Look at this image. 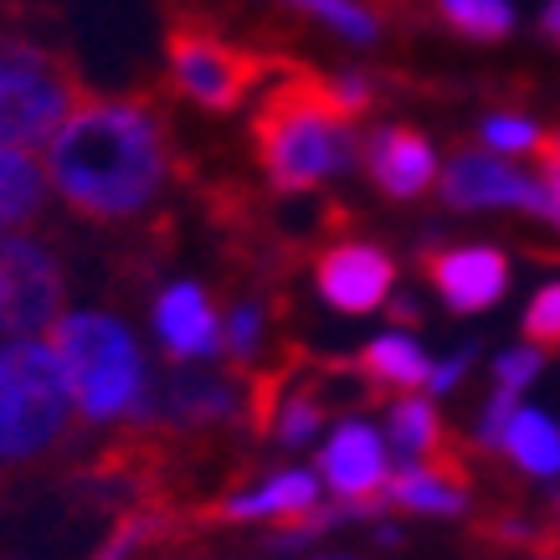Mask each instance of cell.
<instances>
[{
    "instance_id": "obj_1",
    "label": "cell",
    "mask_w": 560,
    "mask_h": 560,
    "mask_svg": "<svg viewBox=\"0 0 560 560\" xmlns=\"http://www.w3.org/2000/svg\"><path fill=\"white\" fill-rule=\"evenodd\" d=\"M175 175V139L154 98H88L47 144V180L72 217L124 226Z\"/></svg>"
},
{
    "instance_id": "obj_2",
    "label": "cell",
    "mask_w": 560,
    "mask_h": 560,
    "mask_svg": "<svg viewBox=\"0 0 560 560\" xmlns=\"http://www.w3.org/2000/svg\"><path fill=\"white\" fill-rule=\"evenodd\" d=\"M253 154L262 175L272 180V190L299 196V190H314L335 175L355 171L360 135L355 119L329 98L324 78L319 83L299 78V83L272 88L262 98L253 119Z\"/></svg>"
},
{
    "instance_id": "obj_3",
    "label": "cell",
    "mask_w": 560,
    "mask_h": 560,
    "mask_svg": "<svg viewBox=\"0 0 560 560\" xmlns=\"http://www.w3.org/2000/svg\"><path fill=\"white\" fill-rule=\"evenodd\" d=\"M78 401L51 345H0V483L42 474L78 438Z\"/></svg>"
},
{
    "instance_id": "obj_4",
    "label": "cell",
    "mask_w": 560,
    "mask_h": 560,
    "mask_svg": "<svg viewBox=\"0 0 560 560\" xmlns=\"http://www.w3.org/2000/svg\"><path fill=\"white\" fill-rule=\"evenodd\" d=\"M51 350L68 371L72 401L78 417L93 427L124 422L135 401L150 390L144 381V355H139L129 324H119L114 314H62L47 329Z\"/></svg>"
},
{
    "instance_id": "obj_5",
    "label": "cell",
    "mask_w": 560,
    "mask_h": 560,
    "mask_svg": "<svg viewBox=\"0 0 560 560\" xmlns=\"http://www.w3.org/2000/svg\"><path fill=\"white\" fill-rule=\"evenodd\" d=\"M93 98L72 57L32 42H0V144L26 150L51 139Z\"/></svg>"
},
{
    "instance_id": "obj_6",
    "label": "cell",
    "mask_w": 560,
    "mask_h": 560,
    "mask_svg": "<svg viewBox=\"0 0 560 560\" xmlns=\"http://www.w3.org/2000/svg\"><path fill=\"white\" fill-rule=\"evenodd\" d=\"M144 432H160L180 453H201L226 432H247V375L171 371L154 390V427Z\"/></svg>"
},
{
    "instance_id": "obj_7",
    "label": "cell",
    "mask_w": 560,
    "mask_h": 560,
    "mask_svg": "<svg viewBox=\"0 0 560 560\" xmlns=\"http://www.w3.org/2000/svg\"><path fill=\"white\" fill-rule=\"evenodd\" d=\"M165 62H171V83L206 114L242 108V98L262 78V62L253 51L232 47L226 36H217L211 26H196L186 16H175L165 26Z\"/></svg>"
},
{
    "instance_id": "obj_8",
    "label": "cell",
    "mask_w": 560,
    "mask_h": 560,
    "mask_svg": "<svg viewBox=\"0 0 560 560\" xmlns=\"http://www.w3.org/2000/svg\"><path fill=\"white\" fill-rule=\"evenodd\" d=\"M68 268L51 247L0 237V335H42L62 319Z\"/></svg>"
},
{
    "instance_id": "obj_9",
    "label": "cell",
    "mask_w": 560,
    "mask_h": 560,
    "mask_svg": "<svg viewBox=\"0 0 560 560\" xmlns=\"http://www.w3.org/2000/svg\"><path fill=\"white\" fill-rule=\"evenodd\" d=\"M438 196L447 211H520L545 217L540 171H525V160H504L489 150H458L438 175Z\"/></svg>"
},
{
    "instance_id": "obj_10",
    "label": "cell",
    "mask_w": 560,
    "mask_h": 560,
    "mask_svg": "<svg viewBox=\"0 0 560 560\" xmlns=\"http://www.w3.org/2000/svg\"><path fill=\"white\" fill-rule=\"evenodd\" d=\"M314 289L340 314H375L396 293V262L375 242H335L314 257Z\"/></svg>"
},
{
    "instance_id": "obj_11",
    "label": "cell",
    "mask_w": 560,
    "mask_h": 560,
    "mask_svg": "<svg viewBox=\"0 0 560 560\" xmlns=\"http://www.w3.org/2000/svg\"><path fill=\"white\" fill-rule=\"evenodd\" d=\"M427 283L453 314H483L510 293V257L489 242H463V247H427L422 253Z\"/></svg>"
},
{
    "instance_id": "obj_12",
    "label": "cell",
    "mask_w": 560,
    "mask_h": 560,
    "mask_svg": "<svg viewBox=\"0 0 560 560\" xmlns=\"http://www.w3.org/2000/svg\"><path fill=\"white\" fill-rule=\"evenodd\" d=\"M360 165L375 180V190L390 196V201H417V196H427V190L438 186V175H442V160L432 150V139L422 129H411V124H381V129H371V135L360 139Z\"/></svg>"
},
{
    "instance_id": "obj_13",
    "label": "cell",
    "mask_w": 560,
    "mask_h": 560,
    "mask_svg": "<svg viewBox=\"0 0 560 560\" xmlns=\"http://www.w3.org/2000/svg\"><path fill=\"white\" fill-rule=\"evenodd\" d=\"M319 478L340 499H365V493H381L386 489V442L375 438L365 422H345L329 447L319 453Z\"/></svg>"
},
{
    "instance_id": "obj_14",
    "label": "cell",
    "mask_w": 560,
    "mask_h": 560,
    "mask_svg": "<svg viewBox=\"0 0 560 560\" xmlns=\"http://www.w3.org/2000/svg\"><path fill=\"white\" fill-rule=\"evenodd\" d=\"M154 329H160V345H165L175 360L221 355V314L196 283H175V289L160 293Z\"/></svg>"
},
{
    "instance_id": "obj_15",
    "label": "cell",
    "mask_w": 560,
    "mask_h": 560,
    "mask_svg": "<svg viewBox=\"0 0 560 560\" xmlns=\"http://www.w3.org/2000/svg\"><path fill=\"white\" fill-rule=\"evenodd\" d=\"M355 365L375 386L381 401L386 396H411V390H422L432 381V360L422 355V345L411 340V335H381V340H371L360 350Z\"/></svg>"
},
{
    "instance_id": "obj_16",
    "label": "cell",
    "mask_w": 560,
    "mask_h": 560,
    "mask_svg": "<svg viewBox=\"0 0 560 560\" xmlns=\"http://www.w3.org/2000/svg\"><path fill=\"white\" fill-rule=\"evenodd\" d=\"M47 171L26 150L0 144V232L5 226H32L47 211Z\"/></svg>"
},
{
    "instance_id": "obj_17",
    "label": "cell",
    "mask_w": 560,
    "mask_h": 560,
    "mask_svg": "<svg viewBox=\"0 0 560 560\" xmlns=\"http://www.w3.org/2000/svg\"><path fill=\"white\" fill-rule=\"evenodd\" d=\"M386 499L396 510H411V514H463L468 510V489L442 478L438 468L427 463H401L396 474L386 478Z\"/></svg>"
},
{
    "instance_id": "obj_18",
    "label": "cell",
    "mask_w": 560,
    "mask_h": 560,
    "mask_svg": "<svg viewBox=\"0 0 560 560\" xmlns=\"http://www.w3.org/2000/svg\"><path fill=\"white\" fill-rule=\"evenodd\" d=\"M438 21L453 36L474 42V47H499L520 32V5L514 0H432Z\"/></svg>"
},
{
    "instance_id": "obj_19",
    "label": "cell",
    "mask_w": 560,
    "mask_h": 560,
    "mask_svg": "<svg viewBox=\"0 0 560 560\" xmlns=\"http://www.w3.org/2000/svg\"><path fill=\"white\" fill-rule=\"evenodd\" d=\"M293 16L314 21L329 36H340L345 47H375L386 36V16L375 11L371 0H283Z\"/></svg>"
},
{
    "instance_id": "obj_20",
    "label": "cell",
    "mask_w": 560,
    "mask_h": 560,
    "mask_svg": "<svg viewBox=\"0 0 560 560\" xmlns=\"http://www.w3.org/2000/svg\"><path fill=\"white\" fill-rule=\"evenodd\" d=\"M268 324H272V304L262 299H232L226 314H221V355L237 375H253V360L262 355V340H268Z\"/></svg>"
},
{
    "instance_id": "obj_21",
    "label": "cell",
    "mask_w": 560,
    "mask_h": 560,
    "mask_svg": "<svg viewBox=\"0 0 560 560\" xmlns=\"http://www.w3.org/2000/svg\"><path fill=\"white\" fill-rule=\"evenodd\" d=\"M545 144H550V129L535 114H525V108H493V114L478 119V150H489V154L540 160Z\"/></svg>"
},
{
    "instance_id": "obj_22",
    "label": "cell",
    "mask_w": 560,
    "mask_h": 560,
    "mask_svg": "<svg viewBox=\"0 0 560 560\" xmlns=\"http://www.w3.org/2000/svg\"><path fill=\"white\" fill-rule=\"evenodd\" d=\"M504 453H510L529 478H560V427L550 422L545 411H514Z\"/></svg>"
},
{
    "instance_id": "obj_23",
    "label": "cell",
    "mask_w": 560,
    "mask_h": 560,
    "mask_svg": "<svg viewBox=\"0 0 560 560\" xmlns=\"http://www.w3.org/2000/svg\"><path fill=\"white\" fill-rule=\"evenodd\" d=\"M525 340L540 345V350H556L560 345V278L556 283H545L525 308Z\"/></svg>"
},
{
    "instance_id": "obj_24",
    "label": "cell",
    "mask_w": 560,
    "mask_h": 560,
    "mask_svg": "<svg viewBox=\"0 0 560 560\" xmlns=\"http://www.w3.org/2000/svg\"><path fill=\"white\" fill-rule=\"evenodd\" d=\"M514 411H520V390L493 386L489 407H483V417H478V447H504V438H510V422H514Z\"/></svg>"
},
{
    "instance_id": "obj_25",
    "label": "cell",
    "mask_w": 560,
    "mask_h": 560,
    "mask_svg": "<svg viewBox=\"0 0 560 560\" xmlns=\"http://www.w3.org/2000/svg\"><path fill=\"white\" fill-rule=\"evenodd\" d=\"M324 88H329V98L340 103L350 119L371 114V103H375V78L371 72H335V78H324Z\"/></svg>"
},
{
    "instance_id": "obj_26",
    "label": "cell",
    "mask_w": 560,
    "mask_h": 560,
    "mask_svg": "<svg viewBox=\"0 0 560 560\" xmlns=\"http://www.w3.org/2000/svg\"><path fill=\"white\" fill-rule=\"evenodd\" d=\"M545 355H540V345H520V350H504V355L493 360V381L499 386H510V390H525L535 375H540Z\"/></svg>"
},
{
    "instance_id": "obj_27",
    "label": "cell",
    "mask_w": 560,
    "mask_h": 560,
    "mask_svg": "<svg viewBox=\"0 0 560 560\" xmlns=\"http://www.w3.org/2000/svg\"><path fill=\"white\" fill-rule=\"evenodd\" d=\"M535 171H540V186H545V226H556L560 232V154L545 150L540 160H535Z\"/></svg>"
},
{
    "instance_id": "obj_28",
    "label": "cell",
    "mask_w": 560,
    "mask_h": 560,
    "mask_svg": "<svg viewBox=\"0 0 560 560\" xmlns=\"http://www.w3.org/2000/svg\"><path fill=\"white\" fill-rule=\"evenodd\" d=\"M474 345H468V350H458V355L453 360H442V365H432V381H427V390H432V396H447V390L458 386L463 381V371H468V365H474Z\"/></svg>"
},
{
    "instance_id": "obj_29",
    "label": "cell",
    "mask_w": 560,
    "mask_h": 560,
    "mask_svg": "<svg viewBox=\"0 0 560 560\" xmlns=\"http://www.w3.org/2000/svg\"><path fill=\"white\" fill-rule=\"evenodd\" d=\"M535 32H540L550 47H560V0H540V5H535Z\"/></svg>"
},
{
    "instance_id": "obj_30",
    "label": "cell",
    "mask_w": 560,
    "mask_h": 560,
    "mask_svg": "<svg viewBox=\"0 0 560 560\" xmlns=\"http://www.w3.org/2000/svg\"><path fill=\"white\" fill-rule=\"evenodd\" d=\"M386 308H390V319H396V324H417V319H422V308H417V299H401V293H390Z\"/></svg>"
},
{
    "instance_id": "obj_31",
    "label": "cell",
    "mask_w": 560,
    "mask_h": 560,
    "mask_svg": "<svg viewBox=\"0 0 560 560\" xmlns=\"http://www.w3.org/2000/svg\"><path fill=\"white\" fill-rule=\"evenodd\" d=\"M545 150H556V154H560V124L550 129V144H545Z\"/></svg>"
},
{
    "instance_id": "obj_32",
    "label": "cell",
    "mask_w": 560,
    "mask_h": 560,
    "mask_svg": "<svg viewBox=\"0 0 560 560\" xmlns=\"http://www.w3.org/2000/svg\"><path fill=\"white\" fill-rule=\"evenodd\" d=\"M319 560H355V556H319Z\"/></svg>"
}]
</instances>
